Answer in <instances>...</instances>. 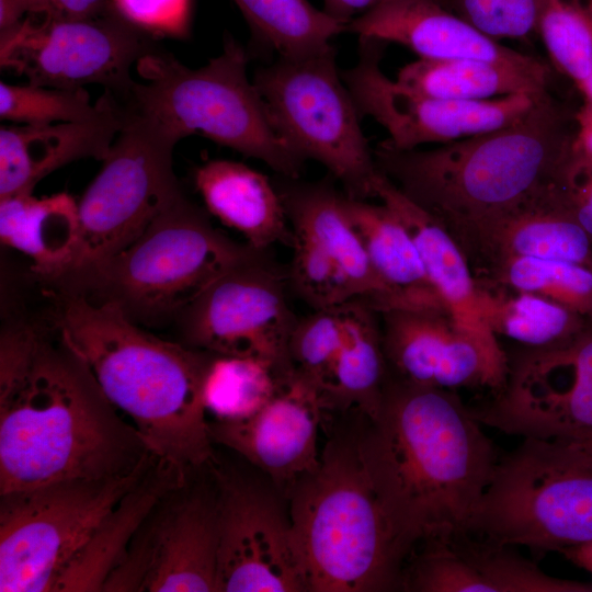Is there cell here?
I'll list each match as a JSON object with an SVG mask.
<instances>
[{"mask_svg": "<svg viewBox=\"0 0 592 592\" xmlns=\"http://www.w3.org/2000/svg\"><path fill=\"white\" fill-rule=\"evenodd\" d=\"M476 282L480 312L492 334L517 342L527 350L566 343L589 320L545 297Z\"/></svg>", "mask_w": 592, "mask_h": 592, "instance_id": "obj_32", "label": "cell"}, {"mask_svg": "<svg viewBox=\"0 0 592 592\" xmlns=\"http://www.w3.org/2000/svg\"><path fill=\"white\" fill-rule=\"evenodd\" d=\"M401 589L417 592H589L591 584L545 573L535 562L470 532L423 543L402 572Z\"/></svg>", "mask_w": 592, "mask_h": 592, "instance_id": "obj_20", "label": "cell"}, {"mask_svg": "<svg viewBox=\"0 0 592 592\" xmlns=\"http://www.w3.org/2000/svg\"><path fill=\"white\" fill-rule=\"evenodd\" d=\"M34 15L58 14L49 0H0V32L12 29Z\"/></svg>", "mask_w": 592, "mask_h": 592, "instance_id": "obj_43", "label": "cell"}, {"mask_svg": "<svg viewBox=\"0 0 592 592\" xmlns=\"http://www.w3.org/2000/svg\"><path fill=\"white\" fill-rule=\"evenodd\" d=\"M385 42L360 37L358 60L341 72L361 115L388 133L383 140L399 150L447 144L511 125L524 117L548 91L485 101H457L417 92L380 69Z\"/></svg>", "mask_w": 592, "mask_h": 592, "instance_id": "obj_15", "label": "cell"}, {"mask_svg": "<svg viewBox=\"0 0 592 592\" xmlns=\"http://www.w3.org/2000/svg\"><path fill=\"white\" fill-rule=\"evenodd\" d=\"M217 492V592H306L289 513L277 497L225 476Z\"/></svg>", "mask_w": 592, "mask_h": 592, "instance_id": "obj_17", "label": "cell"}, {"mask_svg": "<svg viewBox=\"0 0 592 592\" xmlns=\"http://www.w3.org/2000/svg\"><path fill=\"white\" fill-rule=\"evenodd\" d=\"M560 553L577 566L592 573V542L565 548Z\"/></svg>", "mask_w": 592, "mask_h": 592, "instance_id": "obj_47", "label": "cell"}, {"mask_svg": "<svg viewBox=\"0 0 592 592\" xmlns=\"http://www.w3.org/2000/svg\"><path fill=\"white\" fill-rule=\"evenodd\" d=\"M571 114L549 92L505 127L420 150H373L377 169L464 249L485 226L556 179L571 151Z\"/></svg>", "mask_w": 592, "mask_h": 592, "instance_id": "obj_4", "label": "cell"}, {"mask_svg": "<svg viewBox=\"0 0 592 592\" xmlns=\"http://www.w3.org/2000/svg\"><path fill=\"white\" fill-rule=\"evenodd\" d=\"M537 33L554 66L579 89L592 72V0H545Z\"/></svg>", "mask_w": 592, "mask_h": 592, "instance_id": "obj_36", "label": "cell"}, {"mask_svg": "<svg viewBox=\"0 0 592 592\" xmlns=\"http://www.w3.org/2000/svg\"><path fill=\"white\" fill-rule=\"evenodd\" d=\"M451 10L494 41L537 33L545 0H449Z\"/></svg>", "mask_w": 592, "mask_h": 592, "instance_id": "obj_40", "label": "cell"}, {"mask_svg": "<svg viewBox=\"0 0 592 592\" xmlns=\"http://www.w3.org/2000/svg\"><path fill=\"white\" fill-rule=\"evenodd\" d=\"M293 234L289 280L296 293L317 309L355 300V293L341 269L310 239Z\"/></svg>", "mask_w": 592, "mask_h": 592, "instance_id": "obj_39", "label": "cell"}, {"mask_svg": "<svg viewBox=\"0 0 592 592\" xmlns=\"http://www.w3.org/2000/svg\"><path fill=\"white\" fill-rule=\"evenodd\" d=\"M397 0H323V11L345 26L354 19ZM451 9L449 0H434Z\"/></svg>", "mask_w": 592, "mask_h": 592, "instance_id": "obj_44", "label": "cell"}, {"mask_svg": "<svg viewBox=\"0 0 592 592\" xmlns=\"http://www.w3.org/2000/svg\"><path fill=\"white\" fill-rule=\"evenodd\" d=\"M342 205L363 243L373 271L389 294L390 309L447 310L426 275L413 238L400 218L384 203L373 204L346 194L342 196Z\"/></svg>", "mask_w": 592, "mask_h": 592, "instance_id": "obj_27", "label": "cell"}, {"mask_svg": "<svg viewBox=\"0 0 592 592\" xmlns=\"http://www.w3.org/2000/svg\"><path fill=\"white\" fill-rule=\"evenodd\" d=\"M254 250L213 227L182 194L127 248L57 281L65 292L117 306L134 322L153 323L178 317Z\"/></svg>", "mask_w": 592, "mask_h": 592, "instance_id": "obj_7", "label": "cell"}, {"mask_svg": "<svg viewBox=\"0 0 592 592\" xmlns=\"http://www.w3.org/2000/svg\"><path fill=\"white\" fill-rule=\"evenodd\" d=\"M582 443H585L588 445H590L592 447V441H589V442H582Z\"/></svg>", "mask_w": 592, "mask_h": 592, "instance_id": "obj_49", "label": "cell"}, {"mask_svg": "<svg viewBox=\"0 0 592 592\" xmlns=\"http://www.w3.org/2000/svg\"><path fill=\"white\" fill-rule=\"evenodd\" d=\"M475 278L545 297L592 320V269L585 265L511 257L493 262Z\"/></svg>", "mask_w": 592, "mask_h": 592, "instance_id": "obj_35", "label": "cell"}, {"mask_svg": "<svg viewBox=\"0 0 592 592\" xmlns=\"http://www.w3.org/2000/svg\"><path fill=\"white\" fill-rule=\"evenodd\" d=\"M0 239L33 263L34 271L59 280L76 262L81 221L78 202L68 193L36 197L20 193L0 200Z\"/></svg>", "mask_w": 592, "mask_h": 592, "instance_id": "obj_28", "label": "cell"}, {"mask_svg": "<svg viewBox=\"0 0 592 592\" xmlns=\"http://www.w3.org/2000/svg\"><path fill=\"white\" fill-rule=\"evenodd\" d=\"M360 458L403 558L419 544L467 532L499 459L454 390L390 374Z\"/></svg>", "mask_w": 592, "mask_h": 592, "instance_id": "obj_2", "label": "cell"}, {"mask_svg": "<svg viewBox=\"0 0 592 592\" xmlns=\"http://www.w3.org/2000/svg\"><path fill=\"white\" fill-rule=\"evenodd\" d=\"M342 311V344L320 395L326 410L356 409L373 420L389 374L379 316L358 299L343 304Z\"/></svg>", "mask_w": 592, "mask_h": 592, "instance_id": "obj_30", "label": "cell"}, {"mask_svg": "<svg viewBox=\"0 0 592 592\" xmlns=\"http://www.w3.org/2000/svg\"><path fill=\"white\" fill-rule=\"evenodd\" d=\"M282 178L277 187L292 231L304 235L345 274L356 299L376 312L391 308V300L368 261L363 243L348 218L343 194L328 182L300 183Z\"/></svg>", "mask_w": 592, "mask_h": 592, "instance_id": "obj_25", "label": "cell"}, {"mask_svg": "<svg viewBox=\"0 0 592 592\" xmlns=\"http://www.w3.org/2000/svg\"><path fill=\"white\" fill-rule=\"evenodd\" d=\"M554 185L566 209L592 241V164L570 151Z\"/></svg>", "mask_w": 592, "mask_h": 592, "instance_id": "obj_42", "label": "cell"}, {"mask_svg": "<svg viewBox=\"0 0 592 592\" xmlns=\"http://www.w3.org/2000/svg\"><path fill=\"white\" fill-rule=\"evenodd\" d=\"M248 54L231 37L198 68L150 49L136 64L140 82L114 94L123 107L146 116L179 141L198 134L298 179L304 160L273 129L263 100L247 75Z\"/></svg>", "mask_w": 592, "mask_h": 592, "instance_id": "obj_6", "label": "cell"}, {"mask_svg": "<svg viewBox=\"0 0 592 592\" xmlns=\"http://www.w3.org/2000/svg\"><path fill=\"white\" fill-rule=\"evenodd\" d=\"M476 419L508 434L592 441V320L571 340L526 350Z\"/></svg>", "mask_w": 592, "mask_h": 592, "instance_id": "obj_16", "label": "cell"}, {"mask_svg": "<svg viewBox=\"0 0 592 592\" xmlns=\"http://www.w3.org/2000/svg\"><path fill=\"white\" fill-rule=\"evenodd\" d=\"M383 348L391 376L446 390L487 386L500 391L509 367L440 308H395L378 312Z\"/></svg>", "mask_w": 592, "mask_h": 592, "instance_id": "obj_18", "label": "cell"}, {"mask_svg": "<svg viewBox=\"0 0 592 592\" xmlns=\"http://www.w3.org/2000/svg\"><path fill=\"white\" fill-rule=\"evenodd\" d=\"M92 118L0 128V200L33 193L53 171L80 159L103 160L123 125L116 96L105 90Z\"/></svg>", "mask_w": 592, "mask_h": 592, "instance_id": "obj_22", "label": "cell"}, {"mask_svg": "<svg viewBox=\"0 0 592 592\" xmlns=\"http://www.w3.org/2000/svg\"><path fill=\"white\" fill-rule=\"evenodd\" d=\"M253 38L278 58L300 59L331 47L346 26L308 0H234Z\"/></svg>", "mask_w": 592, "mask_h": 592, "instance_id": "obj_33", "label": "cell"}, {"mask_svg": "<svg viewBox=\"0 0 592 592\" xmlns=\"http://www.w3.org/2000/svg\"><path fill=\"white\" fill-rule=\"evenodd\" d=\"M584 99L592 101V72L588 80L579 88Z\"/></svg>", "mask_w": 592, "mask_h": 592, "instance_id": "obj_48", "label": "cell"}, {"mask_svg": "<svg viewBox=\"0 0 592 592\" xmlns=\"http://www.w3.org/2000/svg\"><path fill=\"white\" fill-rule=\"evenodd\" d=\"M114 10L144 33L184 37L189 33L191 0H110Z\"/></svg>", "mask_w": 592, "mask_h": 592, "instance_id": "obj_41", "label": "cell"}, {"mask_svg": "<svg viewBox=\"0 0 592 592\" xmlns=\"http://www.w3.org/2000/svg\"><path fill=\"white\" fill-rule=\"evenodd\" d=\"M189 475L157 457L139 482L103 520L62 576L56 591H102L139 525L156 503L169 490L186 481Z\"/></svg>", "mask_w": 592, "mask_h": 592, "instance_id": "obj_29", "label": "cell"}, {"mask_svg": "<svg viewBox=\"0 0 592 592\" xmlns=\"http://www.w3.org/2000/svg\"><path fill=\"white\" fill-rule=\"evenodd\" d=\"M346 32L406 46L422 59H480L550 77L539 59L501 45L434 0H397L346 25Z\"/></svg>", "mask_w": 592, "mask_h": 592, "instance_id": "obj_21", "label": "cell"}, {"mask_svg": "<svg viewBox=\"0 0 592 592\" xmlns=\"http://www.w3.org/2000/svg\"><path fill=\"white\" fill-rule=\"evenodd\" d=\"M467 532L543 553L592 542V447L525 437L498 459Z\"/></svg>", "mask_w": 592, "mask_h": 592, "instance_id": "obj_8", "label": "cell"}, {"mask_svg": "<svg viewBox=\"0 0 592 592\" xmlns=\"http://www.w3.org/2000/svg\"><path fill=\"white\" fill-rule=\"evenodd\" d=\"M373 190L375 197L388 206L409 230L431 284L456 323L475 338L493 360L508 366L504 351L481 316L471 265L452 234L379 170L374 178Z\"/></svg>", "mask_w": 592, "mask_h": 592, "instance_id": "obj_23", "label": "cell"}, {"mask_svg": "<svg viewBox=\"0 0 592 592\" xmlns=\"http://www.w3.org/2000/svg\"><path fill=\"white\" fill-rule=\"evenodd\" d=\"M101 109L84 88L16 86L0 82V117L22 125H48L92 118Z\"/></svg>", "mask_w": 592, "mask_h": 592, "instance_id": "obj_37", "label": "cell"}, {"mask_svg": "<svg viewBox=\"0 0 592 592\" xmlns=\"http://www.w3.org/2000/svg\"><path fill=\"white\" fill-rule=\"evenodd\" d=\"M554 182L476 234L464 249L475 275L511 257L567 261L592 269V241L559 200Z\"/></svg>", "mask_w": 592, "mask_h": 592, "instance_id": "obj_24", "label": "cell"}, {"mask_svg": "<svg viewBox=\"0 0 592 592\" xmlns=\"http://www.w3.org/2000/svg\"><path fill=\"white\" fill-rule=\"evenodd\" d=\"M337 50L278 58L255 71L253 83L277 136L304 161L311 159L353 198L375 197L374 153L361 115L335 62Z\"/></svg>", "mask_w": 592, "mask_h": 592, "instance_id": "obj_9", "label": "cell"}, {"mask_svg": "<svg viewBox=\"0 0 592 592\" xmlns=\"http://www.w3.org/2000/svg\"><path fill=\"white\" fill-rule=\"evenodd\" d=\"M287 492L307 591L401 588L403 558L360 458L356 439L329 441L318 467Z\"/></svg>", "mask_w": 592, "mask_h": 592, "instance_id": "obj_5", "label": "cell"}, {"mask_svg": "<svg viewBox=\"0 0 592 592\" xmlns=\"http://www.w3.org/2000/svg\"><path fill=\"white\" fill-rule=\"evenodd\" d=\"M195 185L206 209L236 229L255 250L291 243L292 228L276 185L241 162L208 160L195 171Z\"/></svg>", "mask_w": 592, "mask_h": 592, "instance_id": "obj_26", "label": "cell"}, {"mask_svg": "<svg viewBox=\"0 0 592 592\" xmlns=\"http://www.w3.org/2000/svg\"><path fill=\"white\" fill-rule=\"evenodd\" d=\"M342 305L317 309L298 319L289 338L288 356L293 369L314 384L319 392L342 344Z\"/></svg>", "mask_w": 592, "mask_h": 592, "instance_id": "obj_38", "label": "cell"}, {"mask_svg": "<svg viewBox=\"0 0 592 592\" xmlns=\"http://www.w3.org/2000/svg\"><path fill=\"white\" fill-rule=\"evenodd\" d=\"M325 410L317 387L293 369L255 414L208 421V431L213 442L237 452L288 491L319 465L318 430Z\"/></svg>", "mask_w": 592, "mask_h": 592, "instance_id": "obj_19", "label": "cell"}, {"mask_svg": "<svg viewBox=\"0 0 592 592\" xmlns=\"http://www.w3.org/2000/svg\"><path fill=\"white\" fill-rule=\"evenodd\" d=\"M153 462L123 477L67 479L0 494V591H56L103 520Z\"/></svg>", "mask_w": 592, "mask_h": 592, "instance_id": "obj_10", "label": "cell"}, {"mask_svg": "<svg viewBox=\"0 0 592 592\" xmlns=\"http://www.w3.org/2000/svg\"><path fill=\"white\" fill-rule=\"evenodd\" d=\"M156 457L57 330L22 321L1 330L0 494L123 477Z\"/></svg>", "mask_w": 592, "mask_h": 592, "instance_id": "obj_1", "label": "cell"}, {"mask_svg": "<svg viewBox=\"0 0 592 592\" xmlns=\"http://www.w3.org/2000/svg\"><path fill=\"white\" fill-rule=\"evenodd\" d=\"M55 12L65 18H93L109 12L113 5L107 0H49Z\"/></svg>", "mask_w": 592, "mask_h": 592, "instance_id": "obj_46", "label": "cell"}, {"mask_svg": "<svg viewBox=\"0 0 592 592\" xmlns=\"http://www.w3.org/2000/svg\"><path fill=\"white\" fill-rule=\"evenodd\" d=\"M251 356H213L204 383L206 412L218 421H239L255 414L291 375Z\"/></svg>", "mask_w": 592, "mask_h": 592, "instance_id": "obj_34", "label": "cell"}, {"mask_svg": "<svg viewBox=\"0 0 592 592\" xmlns=\"http://www.w3.org/2000/svg\"><path fill=\"white\" fill-rule=\"evenodd\" d=\"M573 156L592 164V101L584 99L574 112Z\"/></svg>", "mask_w": 592, "mask_h": 592, "instance_id": "obj_45", "label": "cell"}, {"mask_svg": "<svg viewBox=\"0 0 592 592\" xmlns=\"http://www.w3.org/2000/svg\"><path fill=\"white\" fill-rule=\"evenodd\" d=\"M60 296L55 329L150 451L186 473L209 464L204 383L214 354L162 340L113 304Z\"/></svg>", "mask_w": 592, "mask_h": 592, "instance_id": "obj_3", "label": "cell"}, {"mask_svg": "<svg viewBox=\"0 0 592 592\" xmlns=\"http://www.w3.org/2000/svg\"><path fill=\"white\" fill-rule=\"evenodd\" d=\"M399 83L448 100L485 101L512 94H540L549 80L523 69L480 59H422L399 69Z\"/></svg>", "mask_w": 592, "mask_h": 592, "instance_id": "obj_31", "label": "cell"}, {"mask_svg": "<svg viewBox=\"0 0 592 592\" xmlns=\"http://www.w3.org/2000/svg\"><path fill=\"white\" fill-rule=\"evenodd\" d=\"M264 252L254 250L223 273L178 319L192 348L258 357L289 374L288 343L298 318L286 298L285 275Z\"/></svg>", "mask_w": 592, "mask_h": 592, "instance_id": "obj_13", "label": "cell"}, {"mask_svg": "<svg viewBox=\"0 0 592 592\" xmlns=\"http://www.w3.org/2000/svg\"><path fill=\"white\" fill-rule=\"evenodd\" d=\"M169 490L106 578V592H217L218 492Z\"/></svg>", "mask_w": 592, "mask_h": 592, "instance_id": "obj_14", "label": "cell"}, {"mask_svg": "<svg viewBox=\"0 0 592 592\" xmlns=\"http://www.w3.org/2000/svg\"><path fill=\"white\" fill-rule=\"evenodd\" d=\"M121 107L123 125L78 202L81 240L69 273L127 248L182 195L172 162L179 140L155 121Z\"/></svg>", "mask_w": 592, "mask_h": 592, "instance_id": "obj_11", "label": "cell"}, {"mask_svg": "<svg viewBox=\"0 0 592 592\" xmlns=\"http://www.w3.org/2000/svg\"><path fill=\"white\" fill-rule=\"evenodd\" d=\"M144 32L114 8L93 18L29 16L0 32V64L27 78L29 83L53 88L102 84L118 94L133 79L132 66L148 53Z\"/></svg>", "mask_w": 592, "mask_h": 592, "instance_id": "obj_12", "label": "cell"}]
</instances>
